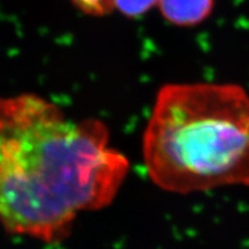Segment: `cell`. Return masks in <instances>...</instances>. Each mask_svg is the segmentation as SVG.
<instances>
[{
    "mask_svg": "<svg viewBox=\"0 0 249 249\" xmlns=\"http://www.w3.org/2000/svg\"><path fill=\"white\" fill-rule=\"evenodd\" d=\"M129 160L97 119L74 120L36 93L0 98V224L13 234L64 240L79 213L116 198Z\"/></svg>",
    "mask_w": 249,
    "mask_h": 249,
    "instance_id": "cell-1",
    "label": "cell"
},
{
    "mask_svg": "<svg viewBox=\"0 0 249 249\" xmlns=\"http://www.w3.org/2000/svg\"><path fill=\"white\" fill-rule=\"evenodd\" d=\"M145 169L163 191L249 186V95L232 83L158 90L142 139Z\"/></svg>",
    "mask_w": 249,
    "mask_h": 249,
    "instance_id": "cell-2",
    "label": "cell"
},
{
    "mask_svg": "<svg viewBox=\"0 0 249 249\" xmlns=\"http://www.w3.org/2000/svg\"><path fill=\"white\" fill-rule=\"evenodd\" d=\"M163 17L179 27H192L209 17L213 0H158Z\"/></svg>",
    "mask_w": 249,
    "mask_h": 249,
    "instance_id": "cell-3",
    "label": "cell"
},
{
    "mask_svg": "<svg viewBox=\"0 0 249 249\" xmlns=\"http://www.w3.org/2000/svg\"><path fill=\"white\" fill-rule=\"evenodd\" d=\"M82 13L90 17H104L116 9V0H71Z\"/></svg>",
    "mask_w": 249,
    "mask_h": 249,
    "instance_id": "cell-4",
    "label": "cell"
},
{
    "mask_svg": "<svg viewBox=\"0 0 249 249\" xmlns=\"http://www.w3.org/2000/svg\"><path fill=\"white\" fill-rule=\"evenodd\" d=\"M156 5L158 0H116V9L128 18H138Z\"/></svg>",
    "mask_w": 249,
    "mask_h": 249,
    "instance_id": "cell-5",
    "label": "cell"
}]
</instances>
